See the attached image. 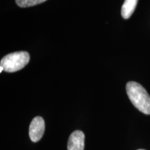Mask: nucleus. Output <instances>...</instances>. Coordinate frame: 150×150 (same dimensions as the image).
<instances>
[{"instance_id": "nucleus-1", "label": "nucleus", "mask_w": 150, "mask_h": 150, "mask_svg": "<svg viewBox=\"0 0 150 150\" xmlns=\"http://www.w3.org/2000/svg\"><path fill=\"white\" fill-rule=\"evenodd\" d=\"M126 91L135 107L144 114L150 115V97L146 90L137 82L129 81L127 83Z\"/></svg>"}, {"instance_id": "nucleus-2", "label": "nucleus", "mask_w": 150, "mask_h": 150, "mask_svg": "<svg viewBox=\"0 0 150 150\" xmlns=\"http://www.w3.org/2000/svg\"><path fill=\"white\" fill-rule=\"evenodd\" d=\"M30 60L27 52H16L4 56L0 62V66L7 72H15L24 68Z\"/></svg>"}, {"instance_id": "nucleus-3", "label": "nucleus", "mask_w": 150, "mask_h": 150, "mask_svg": "<svg viewBox=\"0 0 150 150\" xmlns=\"http://www.w3.org/2000/svg\"><path fill=\"white\" fill-rule=\"evenodd\" d=\"M45 121L42 117L37 116L31 121L29 126V137L33 142L39 141L45 132Z\"/></svg>"}, {"instance_id": "nucleus-4", "label": "nucleus", "mask_w": 150, "mask_h": 150, "mask_svg": "<svg viewBox=\"0 0 150 150\" xmlns=\"http://www.w3.org/2000/svg\"><path fill=\"white\" fill-rule=\"evenodd\" d=\"M85 135L81 131L76 130L72 133L67 142V150H84Z\"/></svg>"}, {"instance_id": "nucleus-5", "label": "nucleus", "mask_w": 150, "mask_h": 150, "mask_svg": "<svg viewBox=\"0 0 150 150\" xmlns=\"http://www.w3.org/2000/svg\"><path fill=\"white\" fill-rule=\"evenodd\" d=\"M138 3V0H125L122 6L121 15L122 18L127 20L131 16Z\"/></svg>"}, {"instance_id": "nucleus-6", "label": "nucleus", "mask_w": 150, "mask_h": 150, "mask_svg": "<svg viewBox=\"0 0 150 150\" xmlns=\"http://www.w3.org/2000/svg\"><path fill=\"white\" fill-rule=\"evenodd\" d=\"M47 0H16V2L18 6L22 8L33 6L41 3L45 2Z\"/></svg>"}, {"instance_id": "nucleus-7", "label": "nucleus", "mask_w": 150, "mask_h": 150, "mask_svg": "<svg viewBox=\"0 0 150 150\" xmlns=\"http://www.w3.org/2000/svg\"><path fill=\"white\" fill-rule=\"evenodd\" d=\"M0 68H1V70H0V72H2V71H3V70H4V68H3V67H1V66H0Z\"/></svg>"}, {"instance_id": "nucleus-8", "label": "nucleus", "mask_w": 150, "mask_h": 150, "mask_svg": "<svg viewBox=\"0 0 150 150\" xmlns=\"http://www.w3.org/2000/svg\"><path fill=\"white\" fill-rule=\"evenodd\" d=\"M138 150H145V149H138Z\"/></svg>"}]
</instances>
